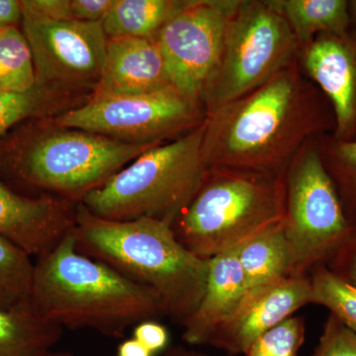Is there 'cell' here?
I'll use <instances>...</instances> for the list:
<instances>
[{"label":"cell","instance_id":"cell-1","mask_svg":"<svg viewBox=\"0 0 356 356\" xmlns=\"http://www.w3.org/2000/svg\"><path fill=\"white\" fill-rule=\"evenodd\" d=\"M204 126L206 170L283 177L309 140L334 132L336 119L331 103L297 60L261 88L207 114Z\"/></svg>","mask_w":356,"mask_h":356},{"label":"cell","instance_id":"cell-2","mask_svg":"<svg viewBox=\"0 0 356 356\" xmlns=\"http://www.w3.org/2000/svg\"><path fill=\"white\" fill-rule=\"evenodd\" d=\"M29 302L40 317L63 330L90 329L113 339L165 316L151 290L79 254L72 231L37 259Z\"/></svg>","mask_w":356,"mask_h":356},{"label":"cell","instance_id":"cell-3","mask_svg":"<svg viewBox=\"0 0 356 356\" xmlns=\"http://www.w3.org/2000/svg\"><path fill=\"white\" fill-rule=\"evenodd\" d=\"M72 234L79 254L156 294L165 317L182 325L195 312L205 291L209 261L178 242L170 222L103 219L77 203Z\"/></svg>","mask_w":356,"mask_h":356},{"label":"cell","instance_id":"cell-4","mask_svg":"<svg viewBox=\"0 0 356 356\" xmlns=\"http://www.w3.org/2000/svg\"><path fill=\"white\" fill-rule=\"evenodd\" d=\"M284 215V177L209 170L172 229L185 248L209 261L280 224Z\"/></svg>","mask_w":356,"mask_h":356},{"label":"cell","instance_id":"cell-5","mask_svg":"<svg viewBox=\"0 0 356 356\" xmlns=\"http://www.w3.org/2000/svg\"><path fill=\"white\" fill-rule=\"evenodd\" d=\"M204 124L168 144L147 149L79 203L103 219L152 218L172 225L195 195L206 172Z\"/></svg>","mask_w":356,"mask_h":356},{"label":"cell","instance_id":"cell-6","mask_svg":"<svg viewBox=\"0 0 356 356\" xmlns=\"http://www.w3.org/2000/svg\"><path fill=\"white\" fill-rule=\"evenodd\" d=\"M299 51L277 0H241L201 95L207 114L268 83Z\"/></svg>","mask_w":356,"mask_h":356},{"label":"cell","instance_id":"cell-7","mask_svg":"<svg viewBox=\"0 0 356 356\" xmlns=\"http://www.w3.org/2000/svg\"><path fill=\"white\" fill-rule=\"evenodd\" d=\"M51 123L20 144L11 156V168L25 184L74 203L156 147L126 144Z\"/></svg>","mask_w":356,"mask_h":356},{"label":"cell","instance_id":"cell-8","mask_svg":"<svg viewBox=\"0 0 356 356\" xmlns=\"http://www.w3.org/2000/svg\"><path fill=\"white\" fill-rule=\"evenodd\" d=\"M317 138L302 147L284 175L283 231L291 254V276L308 275L325 264L353 225L318 151Z\"/></svg>","mask_w":356,"mask_h":356},{"label":"cell","instance_id":"cell-9","mask_svg":"<svg viewBox=\"0 0 356 356\" xmlns=\"http://www.w3.org/2000/svg\"><path fill=\"white\" fill-rule=\"evenodd\" d=\"M207 118L201 100L168 88L137 95L95 96L83 105L58 115L51 122L110 139L159 146L195 130Z\"/></svg>","mask_w":356,"mask_h":356},{"label":"cell","instance_id":"cell-10","mask_svg":"<svg viewBox=\"0 0 356 356\" xmlns=\"http://www.w3.org/2000/svg\"><path fill=\"white\" fill-rule=\"evenodd\" d=\"M241 0H184L161 28L158 43L173 88L201 100L227 26Z\"/></svg>","mask_w":356,"mask_h":356},{"label":"cell","instance_id":"cell-11","mask_svg":"<svg viewBox=\"0 0 356 356\" xmlns=\"http://www.w3.org/2000/svg\"><path fill=\"white\" fill-rule=\"evenodd\" d=\"M21 23L31 48L37 81L69 90L86 86L95 88L108 43L102 23L24 19Z\"/></svg>","mask_w":356,"mask_h":356},{"label":"cell","instance_id":"cell-12","mask_svg":"<svg viewBox=\"0 0 356 356\" xmlns=\"http://www.w3.org/2000/svg\"><path fill=\"white\" fill-rule=\"evenodd\" d=\"M311 304L309 275L289 276L248 290L231 316L215 331L207 346L229 355H245L264 332Z\"/></svg>","mask_w":356,"mask_h":356},{"label":"cell","instance_id":"cell-13","mask_svg":"<svg viewBox=\"0 0 356 356\" xmlns=\"http://www.w3.org/2000/svg\"><path fill=\"white\" fill-rule=\"evenodd\" d=\"M302 72L331 103L334 139H356V31L323 34L300 49Z\"/></svg>","mask_w":356,"mask_h":356},{"label":"cell","instance_id":"cell-14","mask_svg":"<svg viewBox=\"0 0 356 356\" xmlns=\"http://www.w3.org/2000/svg\"><path fill=\"white\" fill-rule=\"evenodd\" d=\"M76 205L50 194L20 195L0 180V236L38 259L72 231Z\"/></svg>","mask_w":356,"mask_h":356},{"label":"cell","instance_id":"cell-15","mask_svg":"<svg viewBox=\"0 0 356 356\" xmlns=\"http://www.w3.org/2000/svg\"><path fill=\"white\" fill-rule=\"evenodd\" d=\"M172 88L154 38L108 40L99 79L91 95H137Z\"/></svg>","mask_w":356,"mask_h":356},{"label":"cell","instance_id":"cell-16","mask_svg":"<svg viewBox=\"0 0 356 356\" xmlns=\"http://www.w3.org/2000/svg\"><path fill=\"white\" fill-rule=\"evenodd\" d=\"M247 291L238 248L209 259L202 299L195 312L181 325L184 343L207 346L211 337L233 314Z\"/></svg>","mask_w":356,"mask_h":356},{"label":"cell","instance_id":"cell-17","mask_svg":"<svg viewBox=\"0 0 356 356\" xmlns=\"http://www.w3.org/2000/svg\"><path fill=\"white\" fill-rule=\"evenodd\" d=\"M63 332L40 317L30 302L0 309V356H41L53 350Z\"/></svg>","mask_w":356,"mask_h":356},{"label":"cell","instance_id":"cell-18","mask_svg":"<svg viewBox=\"0 0 356 356\" xmlns=\"http://www.w3.org/2000/svg\"><path fill=\"white\" fill-rule=\"evenodd\" d=\"M282 222L238 248L248 291L291 276V254Z\"/></svg>","mask_w":356,"mask_h":356},{"label":"cell","instance_id":"cell-19","mask_svg":"<svg viewBox=\"0 0 356 356\" xmlns=\"http://www.w3.org/2000/svg\"><path fill=\"white\" fill-rule=\"evenodd\" d=\"M281 13L300 49L323 34H341L351 28L348 0H277Z\"/></svg>","mask_w":356,"mask_h":356},{"label":"cell","instance_id":"cell-20","mask_svg":"<svg viewBox=\"0 0 356 356\" xmlns=\"http://www.w3.org/2000/svg\"><path fill=\"white\" fill-rule=\"evenodd\" d=\"M184 0H115L102 21L107 39L156 38Z\"/></svg>","mask_w":356,"mask_h":356},{"label":"cell","instance_id":"cell-21","mask_svg":"<svg viewBox=\"0 0 356 356\" xmlns=\"http://www.w3.org/2000/svg\"><path fill=\"white\" fill-rule=\"evenodd\" d=\"M72 90L37 81L23 92H0V136L26 119L64 113Z\"/></svg>","mask_w":356,"mask_h":356},{"label":"cell","instance_id":"cell-22","mask_svg":"<svg viewBox=\"0 0 356 356\" xmlns=\"http://www.w3.org/2000/svg\"><path fill=\"white\" fill-rule=\"evenodd\" d=\"M318 151L325 170L341 198L344 213L356 226V139L339 140L331 134L317 138Z\"/></svg>","mask_w":356,"mask_h":356},{"label":"cell","instance_id":"cell-23","mask_svg":"<svg viewBox=\"0 0 356 356\" xmlns=\"http://www.w3.org/2000/svg\"><path fill=\"white\" fill-rule=\"evenodd\" d=\"M31 48L17 26L0 28V92H23L37 83Z\"/></svg>","mask_w":356,"mask_h":356},{"label":"cell","instance_id":"cell-24","mask_svg":"<svg viewBox=\"0 0 356 356\" xmlns=\"http://www.w3.org/2000/svg\"><path fill=\"white\" fill-rule=\"evenodd\" d=\"M31 255L0 236V309L29 302L35 262Z\"/></svg>","mask_w":356,"mask_h":356},{"label":"cell","instance_id":"cell-25","mask_svg":"<svg viewBox=\"0 0 356 356\" xmlns=\"http://www.w3.org/2000/svg\"><path fill=\"white\" fill-rule=\"evenodd\" d=\"M311 304L329 309L348 329L356 334V288L330 270L325 264L309 271Z\"/></svg>","mask_w":356,"mask_h":356},{"label":"cell","instance_id":"cell-26","mask_svg":"<svg viewBox=\"0 0 356 356\" xmlns=\"http://www.w3.org/2000/svg\"><path fill=\"white\" fill-rule=\"evenodd\" d=\"M305 318L292 316L264 332L252 346L245 356H298L305 341Z\"/></svg>","mask_w":356,"mask_h":356},{"label":"cell","instance_id":"cell-27","mask_svg":"<svg viewBox=\"0 0 356 356\" xmlns=\"http://www.w3.org/2000/svg\"><path fill=\"white\" fill-rule=\"evenodd\" d=\"M312 356H356L355 332L330 314Z\"/></svg>","mask_w":356,"mask_h":356},{"label":"cell","instance_id":"cell-28","mask_svg":"<svg viewBox=\"0 0 356 356\" xmlns=\"http://www.w3.org/2000/svg\"><path fill=\"white\" fill-rule=\"evenodd\" d=\"M22 19L34 22L74 20L70 0H22Z\"/></svg>","mask_w":356,"mask_h":356},{"label":"cell","instance_id":"cell-29","mask_svg":"<svg viewBox=\"0 0 356 356\" xmlns=\"http://www.w3.org/2000/svg\"><path fill=\"white\" fill-rule=\"evenodd\" d=\"M325 266L356 288V226Z\"/></svg>","mask_w":356,"mask_h":356},{"label":"cell","instance_id":"cell-30","mask_svg":"<svg viewBox=\"0 0 356 356\" xmlns=\"http://www.w3.org/2000/svg\"><path fill=\"white\" fill-rule=\"evenodd\" d=\"M133 337L154 355L165 350L170 339L166 327L154 320L144 321L135 325Z\"/></svg>","mask_w":356,"mask_h":356},{"label":"cell","instance_id":"cell-31","mask_svg":"<svg viewBox=\"0 0 356 356\" xmlns=\"http://www.w3.org/2000/svg\"><path fill=\"white\" fill-rule=\"evenodd\" d=\"M115 0H70L74 20L102 23L113 7Z\"/></svg>","mask_w":356,"mask_h":356},{"label":"cell","instance_id":"cell-32","mask_svg":"<svg viewBox=\"0 0 356 356\" xmlns=\"http://www.w3.org/2000/svg\"><path fill=\"white\" fill-rule=\"evenodd\" d=\"M22 21V8L18 0H0V28L17 26Z\"/></svg>","mask_w":356,"mask_h":356},{"label":"cell","instance_id":"cell-33","mask_svg":"<svg viewBox=\"0 0 356 356\" xmlns=\"http://www.w3.org/2000/svg\"><path fill=\"white\" fill-rule=\"evenodd\" d=\"M147 348L137 339H129L122 341L117 348V356H154Z\"/></svg>","mask_w":356,"mask_h":356},{"label":"cell","instance_id":"cell-34","mask_svg":"<svg viewBox=\"0 0 356 356\" xmlns=\"http://www.w3.org/2000/svg\"><path fill=\"white\" fill-rule=\"evenodd\" d=\"M159 356H210L206 353H201L195 350L184 348L181 346H172V348H165L163 353Z\"/></svg>","mask_w":356,"mask_h":356},{"label":"cell","instance_id":"cell-35","mask_svg":"<svg viewBox=\"0 0 356 356\" xmlns=\"http://www.w3.org/2000/svg\"><path fill=\"white\" fill-rule=\"evenodd\" d=\"M351 28L356 31V0H348Z\"/></svg>","mask_w":356,"mask_h":356},{"label":"cell","instance_id":"cell-36","mask_svg":"<svg viewBox=\"0 0 356 356\" xmlns=\"http://www.w3.org/2000/svg\"><path fill=\"white\" fill-rule=\"evenodd\" d=\"M41 356H74V355H72V353H70V351L50 350L46 351V353H44V355H42Z\"/></svg>","mask_w":356,"mask_h":356}]
</instances>
